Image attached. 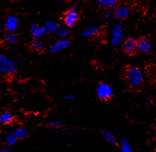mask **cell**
I'll use <instances>...</instances> for the list:
<instances>
[{
    "instance_id": "obj_10",
    "label": "cell",
    "mask_w": 156,
    "mask_h": 152,
    "mask_svg": "<svg viewBox=\"0 0 156 152\" xmlns=\"http://www.w3.org/2000/svg\"><path fill=\"white\" fill-rule=\"evenodd\" d=\"M137 47H138V50H140L144 54H149L152 48L150 41L147 38L144 37H142L137 41Z\"/></svg>"
},
{
    "instance_id": "obj_12",
    "label": "cell",
    "mask_w": 156,
    "mask_h": 152,
    "mask_svg": "<svg viewBox=\"0 0 156 152\" xmlns=\"http://www.w3.org/2000/svg\"><path fill=\"white\" fill-rule=\"evenodd\" d=\"M44 29L45 34H52L56 33L57 29H58L59 25L58 22L55 21H48L45 22L42 25Z\"/></svg>"
},
{
    "instance_id": "obj_1",
    "label": "cell",
    "mask_w": 156,
    "mask_h": 152,
    "mask_svg": "<svg viewBox=\"0 0 156 152\" xmlns=\"http://www.w3.org/2000/svg\"><path fill=\"white\" fill-rule=\"evenodd\" d=\"M125 77L128 84L133 88L141 86L144 80L143 72L139 67L134 66H131L127 69Z\"/></svg>"
},
{
    "instance_id": "obj_4",
    "label": "cell",
    "mask_w": 156,
    "mask_h": 152,
    "mask_svg": "<svg viewBox=\"0 0 156 152\" xmlns=\"http://www.w3.org/2000/svg\"><path fill=\"white\" fill-rule=\"evenodd\" d=\"M122 48L126 54L129 56H134L138 51L137 40L133 37H128L122 42Z\"/></svg>"
},
{
    "instance_id": "obj_17",
    "label": "cell",
    "mask_w": 156,
    "mask_h": 152,
    "mask_svg": "<svg viewBox=\"0 0 156 152\" xmlns=\"http://www.w3.org/2000/svg\"><path fill=\"white\" fill-rule=\"evenodd\" d=\"M31 46L36 51H41L44 47V43L40 40V38L33 37L31 41Z\"/></svg>"
},
{
    "instance_id": "obj_11",
    "label": "cell",
    "mask_w": 156,
    "mask_h": 152,
    "mask_svg": "<svg viewBox=\"0 0 156 152\" xmlns=\"http://www.w3.org/2000/svg\"><path fill=\"white\" fill-rule=\"evenodd\" d=\"M101 32V28L97 26H90L82 31L81 35L83 37L89 38L98 35Z\"/></svg>"
},
{
    "instance_id": "obj_8",
    "label": "cell",
    "mask_w": 156,
    "mask_h": 152,
    "mask_svg": "<svg viewBox=\"0 0 156 152\" xmlns=\"http://www.w3.org/2000/svg\"><path fill=\"white\" fill-rule=\"evenodd\" d=\"M70 44V41L66 40H61L58 41H56V43H54L53 44L51 48L49 49L50 54H54L56 53L63 51V50H66V48L69 47Z\"/></svg>"
},
{
    "instance_id": "obj_5",
    "label": "cell",
    "mask_w": 156,
    "mask_h": 152,
    "mask_svg": "<svg viewBox=\"0 0 156 152\" xmlns=\"http://www.w3.org/2000/svg\"><path fill=\"white\" fill-rule=\"evenodd\" d=\"M79 19L77 13V9L75 6H71L64 16V24L68 27L75 26Z\"/></svg>"
},
{
    "instance_id": "obj_20",
    "label": "cell",
    "mask_w": 156,
    "mask_h": 152,
    "mask_svg": "<svg viewBox=\"0 0 156 152\" xmlns=\"http://www.w3.org/2000/svg\"><path fill=\"white\" fill-rule=\"evenodd\" d=\"M13 134L15 135V136L18 139H23L27 136L28 135V132L26 128L23 127H18L15 129V130L13 131Z\"/></svg>"
},
{
    "instance_id": "obj_15",
    "label": "cell",
    "mask_w": 156,
    "mask_h": 152,
    "mask_svg": "<svg viewBox=\"0 0 156 152\" xmlns=\"http://www.w3.org/2000/svg\"><path fill=\"white\" fill-rule=\"evenodd\" d=\"M97 3L100 6L106 9H114L118 5L117 0H97Z\"/></svg>"
},
{
    "instance_id": "obj_18",
    "label": "cell",
    "mask_w": 156,
    "mask_h": 152,
    "mask_svg": "<svg viewBox=\"0 0 156 152\" xmlns=\"http://www.w3.org/2000/svg\"><path fill=\"white\" fill-rule=\"evenodd\" d=\"M13 120V116L10 112H5L0 114V123L9 124Z\"/></svg>"
},
{
    "instance_id": "obj_9",
    "label": "cell",
    "mask_w": 156,
    "mask_h": 152,
    "mask_svg": "<svg viewBox=\"0 0 156 152\" xmlns=\"http://www.w3.org/2000/svg\"><path fill=\"white\" fill-rule=\"evenodd\" d=\"M18 25H19V20L18 18L16 16H10L6 18L4 26L9 32H13L17 29Z\"/></svg>"
},
{
    "instance_id": "obj_24",
    "label": "cell",
    "mask_w": 156,
    "mask_h": 152,
    "mask_svg": "<svg viewBox=\"0 0 156 152\" xmlns=\"http://www.w3.org/2000/svg\"><path fill=\"white\" fill-rule=\"evenodd\" d=\"M62 125H63V123H62L61 121L57 120L50 121L49 123H48V126L51 128H59L61 127Z\"/></svg>"
},
{
    "instance_id": "obj_21",
    "label": "cell",
    "mask_w": 156,
    "mask_h": 152,
    "mask_svg": "<svg viewBox=\"0 0 156 152\" xmlns=\"http://www.w3.org/2000/svg\"><path fill=\"white\" fill-rule=\"evenodd\" d=\"M4 40L8 43L10 44H13L18 42V36L17 34L13 33V32H8L4 36Z\"/></svg>"
},
{
    "instance_id": "obj_26",
    "label": "cell",
    "mask_w": 156,
    "mask_h": 152,
    "mask_svg": "<svg viewBox=\"0 0 156 152\" xmlns=\"http://www.w3.org/2000/svg\"><path fill=\"white\" fill-rule=\"evenodd\" d=\"M0 152H10L9 149H3L2 150H0Z\"/></svg>"
},
{
    "instance_id": "obj_16",
    "label": "cell",
    "mask_w": 156,
    "mask_h": 152,
    "mask_svg": "<svg viewBox=\"0 0 156 152\" xmlns=\"http://www.w3.org/2000/svg\"><path fill=\"white\" fill-rule=\"evenodd\" d=\"M55 34H56L58 38L61 39V40H65L68 36V34H69V27L66 26V25H64V26L63 25V26L59 25L58 28Z\"/></svg>"
},
{
    "instance_id": "obj_19",
    "label": "cell",
    "mask_w": 156,
    "mask_h": 152,
    "mask_svg": "<svg viewBox=\"0 0 156 152\" xmlns=\"http://www.w3.org/2000/svg\"><path fill=\"white\" fill-rule=\"evenodd\" d=\"M17 140L18 138L15 136L13 133H7L5 137V143L8 147H12L15 145L17 142Z\"/></svg>"
},
{
    "instance_id": "obj_13",
    "label": "cell",
    "mask_w": 156,
    "mask_h": 152,
    "mask_svg": "<svg viewBox=\"0 0 156 152\" xmlns=\"http://www.w3.org/2000/svg\"><path fill=\"white\" fill-rule=\"evenodd\" d=\"M30 33L33 37L40 38L41 36L44 35L45 32L42 26L33 23L30 26Z\"/></svg>"
},
{
    "instance_id": "obj_7",
    "label": "cell",
    "mask_w": 156,
    "mask_h": 152,
    "mask_svg": "<svg viewBox=\"0 0 156 152\" xmlns=\"http://www.w3.org/2000/svg\"><path fill=\"white\" fill-rule=\"evenodd\" d=\"M130 10L129 8L127 5H117L114 8L113 15L115 17L118 18V19L123 20L127 18L129 15Z\"/></svg>"
},
{
    "instance_id": "obj_14",
    "label": "cell",
    "mask_w": 156,
    "mask_h": 152,
    "mask_svg": "<svg viewBox=\"0 0 156 152\" xmlns=\"http://www.w3.org/2000/svg\"><path fill=\"white\" fill-rule=\"evenodd\" d=\"M101 135L104 137V139L107 142V143L111 146H115L118 143L117 139L113 133L107 130H103L101 132Z\"/></svg>"
},
{
    "instance_id": "obj_27",
    "label": "cell",
    "mask_w": 156,
    "mask_h": 152,
    "mask_svg": "<svg viewBox=\"0 0 156 152\" xmlns=\"http://www.w3.org/2000/svg\"><path fill=\"white\" fill-rule=\"evenodd\" d=\"M70 1H77V0H70Z\"/></svg>"
},
{
    "instance_id": "obj_3",
    "label": "cell",
    "mask_w": 156,
    "mask_h": 152,
    "mask_svg": "<svg viewBox=\"0 0 156 152\" xmlns=\"http://www.w3.org/2000/svg\"><path fill=\"white\" fill-rule=\"evenodd\" d=\"M124 40V29L121 24H116L113 27L111 30V43L113 47L120 44Z\"/></svg>"
},
{
    "instance_id": "obj_2",
    "label": "cell",
    "mask_w": 156,
    "mask_h": 152,
    "mask_svg": "<svg viewBox=\"0 0 156 152\" xmlns=\"http://www.w3.org/2000/svg\"><path fill=\"white\" fill-rule=\"evenodd\" d=\"M17 70V64L4 55L0 54V74L11 75Z\"/></svg>"
},
{
    "instance_id": "obj_22",
    "label": "cell",
    "mask_w": 156,
    "mask_h": 152,
    "mask_svg": "<svg viewBox=\"0 0 156 152\" xmlns=\"http://www.w3.org/2000/svg\"><path fill=\"white\" fill-rule=\"evenodd\" d=\"M121 152H132V145L127 139H122L120 142Z\"/></svg>"
},
{
    "instance_id": "obj_25",
    "label": "cell",
    "mask_w": 156,
    "mask_h": 152,
    "mask_svg": "<svg viewBox=\"0 0 156 152\" xmlns=\"http://www.w3.org/2000/svg\"><path fill=\"white\" fill-rule=\"evenodd\" d=\"M66 100L71 101V100H73L75 99V97L73 96V95H67L66 96Z\"/></svg>"
},
{
    "instance_id": "obj_23",
    "label": "cell",
    "mask_w": 156,
    "mask_h": 152,
    "mask_svg": "<svg viewBox=\"0 0 156 152\" xmlns=\"http://www.w3.org/2000/svg\"><path fill=\"white\" fill-rule=\"evenodd\" d=\"M103 19L104 20V21L107 23H110L113 18V13H112L110 11H106L105 12L103 13L102 14Z\"/></svg>"
},
{
    "instance_id": "obj_6",
    "label": "cell",
    "mask_w": 156,
    "mask_h": 152,
    "mask_svg": "<svg viewBox=\"0 0 156 152\" xmlns=\"http://www.w3.org/2000/svg\"><path fill=\"white\" fill-rule=\"evenodd\" d=\"M113 88L106 83H101L96 88V94L98 98L102 100H106L113 95Z\"/></svg>"
}]
</instances>
